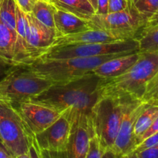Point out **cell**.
I'll use <instances>...</instances> for the list:
<instances>
[{
	"label": "cell",
	"mask_w": 158,
	"mask_h": 158,
	"mask_svg": "<svg viewBox=\"0 0 158 158\" xmlns=\"http://www.w3.org/2000/svg\"><path fill=\"white\" fill-rule=\"evenodd\" d=\"M104 80L93 72L89 73L77 80L54 83L28 101L40 103L60 112L70 109L73 122L77 120L89 122L91 110L101 94L100 89Z\"/></svg>",
	"instance_id": "1"
},
{
	"label": "cell",
	"mask_w": 158,
	"mask_h": 158,
	"mask_svg": "<svg viewBox=\"0 0 158 158\" xmlns=\"http://www.w3.org/2000/svg\"><path fill=\"white\" fill-rule=\"evenodd\" d=\"M140 53L138 60L125 73L103 80L100 89L101 95L142 100L147 86L158 73V53Z\"/></svg>",
	"instance_id": "2"
},
{
	"label": "cell",
	"mask_w": 158,
	"mask_h": 158,
	"mask_svg": "<svg viewBox=\"0 0 158 158\" xmlns=\"http://www.w3.org/2000/svg\"><path fill=\"white\" fill-rule=\"evenodd\" d=\"M136 101L138 100L100 94L91 110L89 125L104 150L113 148L123 115Z\"/></svg>",
	"instance_id": "3"
},
{
	"label": "cell",
	"mask_w": 158,
	"mask_h": 158,
	"mask_svg": "<svg viewBox=\"0 0 158 158\" xmlns=\"http://www.w3.org/2000/svg\"><path fill=\"white\" fill-rule=\"evenodd\" d=\"M131 53V52H130ZM128 53L108 54L92 57L44 60L36 59L26 66L35 75L52 83H62L77 80L86 74L92 73L95 68L114 57Z\"/></svg>",
	"instance_id": "4"
},
{
	"label": "cell",
	"mask_w": 158,
	"mask_h": 158,
	"mask_svg": "<svg viewBox=\"0 0 158 158\" xmlns=\"http://www.w3.org/2000/svg\"><path fill=\"white\" fill-rule=\"evenodd\" d=\"M52 84L26 66H12L6 77L0 80V101L12 105L28 101Z\"/></svg>",
	"instance_id": "5"
},
{
	"label": "cell",
	"mask_w": 158,
	"mask_h": 158,
	"mask_svg": "<svg viewBox=\"0 0 158 158\" xmlns=\"http://www.w3.org/2000/svg\"><path fill=\"white\" fill-rule=\"evenodd\" d=\"M34 136L13 105L0 101V143L13 157L29 152Z\"/></svg>",
	"instance_id": "6"
},
{
	"label": "cell",
	"mask_w": 158,
	"mask_h": 158,
	"mask_svg": "<svg viewBox=\"0 0 158 158\" xmlns=\"http://www.w3.org/2000/svg\"><path fill=\"white\" fill-rule=\"evenodd\" d=\"M135 52H139V42L137 38L111 43H85L51 46L40 57V59L61 60Z\"/></svg>",
	"instance_id": "7"
},
{
	"label": "cell",
	"mask_w": 158,
	"mask_h": 158,
	"mask_svg": "<svg viewBox=\"0 0 158 158\" xmlns=\"http://www.w3.org/2000/svg\"><path fill=\"white\" fill-rule=\"evenodd\" d=\"M146 23L147 19L134 7L131 0L123 10L105 15L95 14L88 20L90 29L133 32L137 35L144 28Z\"/></svg>",
	"instance_id": "8"
},
{
	"label": "cell",
	"mask_w": 158,
	"mask_h": 158,
	"mask_svg": "<svg viewBox=\"0 0 158 158\" xmlns=\"http://www.w3.org/2000/svg\"><path fill=\"white\" fill-rule=\"evenodd\" d=\"M73 115L70 109L66 110L52 125L34 135V140L40 151L65 152L72 130Z\"/></svg>",
	"instance_id": "9"
},
{
	"label": "cell",
	"mask_w": 158,
	"mask_h": 158,
	"mask_svg": "<svg viewBox=\"0 0 158 158\" xmlns=\"http://www.w3.org/2000/svg\"><path fill=\"white\" fill-rule=\"evenodd\" d=\"M19 114L29 132L35 135L52 125L62 113L49 106L32 101H25L13 105Z\"/></svg>",
	"instance_id": "10"
},
{
	"label": "cell",
	"mask_w": 158,
	"mask_h": 158,
	"mask_svg": "<svg viewBox=\"0 0 158 158\" xmlns=\"http://www.w3.org/2000/svg\"><path fill=\"white\" fill-rule=\"evenodd\" d=\"M148 104L149 103L142 100H138L127 108L122 119L117 138L112 148L116 153L127 155L134 151L136 148L134 126L140 114Z\"/></svg>",
	"instance_id": "11"
},
{
	"label": "cell",
	"mask_w": 158,
	"mask_h": 158,
	"mask_svg": "<svg viewBox=\"0 0 158 158\" xmlns=\"http://www.w3.org/2000/svg\"><path fill=\"white\" fill-rule=\"evenodd\" d=\"M135 33L128 32L106 30L100 29H89L88 30L64 36L56 37L52 46L64 45L85 44V43H111L130 39L137 38Z\"/></svg>",
	"instance_id": "12"
},
{
	"label": "cell",
	"mask_w": 158,
	"mask_h": 158,
	"mask_svg": "<svg viewBox=\"0 0 158 158\" xmlns=\"http://www.w3.org/2000/svg\"><path fill=\"white\" fill-rule=\"evenodd\" d=\"M26 18L28 22V43L35 58L38 59L52 46L56 37V31L40 23L32 12L26 13Z\"/></svg>",
	"instance_id": "13"
},
{
	"label": "cell",
	"mask_w": 158,
	"mask_h": 158,
	"mask_svg": "<svg viewBox=\"0 0 158 158\" xmlns=\"http://www.w3.org/2000/svg\"><path fill=\"white\" fill-rule=\"evenodd\" d=\"M28 22L25 13L16 4V22H15V40L13 60L11 66H27L36 60L27 40Z\"/></svg>",
	"instance_id": "14"
},
{
	"label": "cell",
	"mask_w": 158,
	"mask_h": 158,
	"mask_svg": "<svg viewBox=\"0 0 158 158\" xmlns=\"http://www.w3.org/2000/svg\"><path fill=\"white\" fill-rule=\"evenodd\" d=\"M94 136L89 123L77 120L73 122L70 136L65 151L66 158H85L89 149V140Z\"/></svg>",
	"instance_id": "15"
},
{
	"label": "cell",
	"mask_w": 158,
	"mask_h": 158,
	"mask_svg": "<svg viewBox=\"0 0 158 158\" xmlns=\"http://www.w3.org/2000/svg\"><path fill=\"white\" fill-rule=\"evenodd\" d=\"M140 55V52H135L114 57L97 66L93 70V73L105 80L120 77L135 64Z\"/></svg>",
	"instance_id": "16"
},
{
	"label": "cell",
	"mask_w": 158,
	"mask_h": 158,
	"mask_svg": "<svg viewBox=\"0 0 158 158\" xmlns=\"http://www.w3.org/2000/svg\"><path fill=\"white\" fill-rule=\"evenodd\" d=\"M54 26L56 37L79 33L90 29L87 20L56 8L54 11Z\"/></svg>",
	"instance_id": "17"
},
{
	"label": "cell",
	"mask_w": 158,
	"mask_h": 158,
	"mask_svg": "<svg viewBox=\"0 0 158 158\" xmlns=\"http://www.w3.org/2000/svg\"><path fill=\"white\" fill-rule=\"evenodd\" d=\"M56 9L70 12L85 20H89L96 11L88 0H49Z\"/></svg>",
	"instance_id": "18"
},
{
	"label": "cell",
	"mask_w": 158,
	"mask_h": 158,
	"mask_svg": "<svg viewBox=\"0 0 158 158\" xmlns=\"http://www.w3.org/2000/svg\"><path fill=\"white\" fill-rule=\"evenodd\" d=\"M16 32L0 20V61L12 66Z\"/></svg>",
	"instance_id": "19"
},
{
	"label": "cell",
	"mask_w": 158,
	"mask_h": 158,
	"mask_svg": "<svg viewBox=\"0 0 158 158\" xmlns=\"http://www.w3.org/2000/svg\"><path fill=\"white\" fill-rule=\"evenodd\" d=\"M158 117V105L148 104L144 108L141 114L137 118L134 126V135L136 138V146L137 141L143 134V133L148 129L151 123Z\"/></svg>",
	"instance_id": "20"
},
{
	"label": "cell",
	"mask_w": 158,
	"mask_h": 158,
	"mask_svg": "<svg viewBox=\"0 0 158 158\" xmlns=\"http://www.w3.org/2000/svg\"><path fill=\"white\" fill-rule=\"evenodd\" d=\"M55 6L46 0H37L32 9V14L45 26L55 29L54 11Z\"/></svg>",
	"instance_id": "21"
},
{
	"label": "cell",
	"mask_w": 158,
	"mask_h": 158,
	"mask_svg": "<svg viewBox=\"0 0 158 158\" xmlns=\"http://www.w3.org/2000/svg\"><path fill=\"white\" fill-rule=\"evenodd\" d=\"M137 39L139 42V52L158 53V26L143 29Z\"/></svg>",
	"instance_id": "22"
},
{
	"label": "cell",
	"mask_w": 158,
	"mask_h": 158,
	"mask_svg": "<svg viewBox=\"0 0 158 158\" xmlns=\"http://www.w3.org/2000/svg\"><path fill=\"white\" fill-rule=\"evenodd\" d=\"M0 20L10 29L15 31L16 3L15 0H1Z\"/></svg>",
	"instance_id": "23"
},
{
	"label": "cell",
	"mask_w": 158,
	"mask_h": 158,
	"mask_svg": "<svg viewBox=\"0 0 158 158\" xmlns=\"http://www.w3.org/2000/svg\"><path fill=\"white\" fill-rule=\"evenodd\" d=\"M134 7L148 21L158 9V0H131Z\"/></svg>",
	"instance_id": "24"
},
{
	"label": "cell",
	"mask_w": 158,
	"mask_h": 158,
	"mask_svg": "<svg viewBox=\"0 0 158 158\" xmlns=\"http://www.w3.org/2000/svg\"><path fill=\"white\" fill-rule=\"evenodd\" d=\"M142 101L149 104L158 105V73L147 86Z\"/></svg>",
	"instance_id": "25"
},
{
	"label": "cell",
	"mask_w": 158,
	"mask_h": 158,
	"mask_svg": "<svg viewBox=\"0 0 158 158\" xmlns=\"http://www.w3.org/2000/svg\"><path fill=\"white\" fill-rule=\"evenodd\" d=\"M106 150L103 148L96 136H93L89 140V149L85 158H101Z\"/></svg>",
	"instance_id": "26"
},
{
	"label": "cell",
	"mask_w": 158,
	"mask_h": 158,
	"mask_svg": "<svg viewBox=\"0 0 158 158\" xmlns=\"http://www.w3.org/2000/svg\"><path fill=\"white\" fill-rule=\"evenodd\" d=\"M157 143H158V132L155 133L154 134L151 135V137L147 138L146 140L142 141L140 143H139V144L136 147L134 151H135V152H139V151H143V150L148 149V148H151V147L154 146V145L157 144Z\"/></svg>",
	"instance_id": "27"
},
{
	"label": "cell",
	"mask_w": 158,
	"mask_h": 158,
	"mask_svg": "<svg viewBox=\"0 0 158 158\" xmlns=\"http://www.w3.org/2000/svg\"><path fill=\"white\" fill-rule=\"evenodd\" d=\"M129 0H108V13L119 12L126 9Z\"/></svg>",
	"instance_id": "28"
},
{
	"label": "cell",
	"mask_w": 158,
	"mask_h": 158,
	"mask_svg": "<svg viewBox=\"0 0 158 158\" xmlns=\"http://www.w3.org/2000/svg\"><path fill=\"white\" fill-rule=\"evenodd\" d=\"M157 132H158V117L154 120V121L151 123V125L148 127V129L143 133V135L140 137V139H139L138 141H137V146L139 143H141L142 141H143V140H146L147 138H148V137H151V135H153V134H154Z\"/></svg>",
	"instance_id": "29"
},
{
	"label": "cell",
	"mask_w": 158,
	"mask_h": 158,
	"mask_svg": "<svg viewBox=\"0 0 158 158\" xmlns=\"http://www.w3.org/2000/svg\"><path fill=\"white\" fill-rule=\"evenodd\" d=\"M136 153L140 158H158V143L151 148Z\"/></svg>",
	"instance_id": "30"
},
{
	"label": "cell",
	"mask_w": 158,
	"mask_h": 158,
	"mask_svg": "<svg viewBox=\"0 0 158 158\" xmlns=\"http://www.w3.org/2000/svg\"><path fill=\"white\" fill-rule=\"evenodd\" d=\"M17 6L25 12L29 13L32 12V7L37 0H15Z\"/></svg>",
	"instance_id": "31"
},
{
	"label": "cell",
	"mask_w": 158,
	"mask_h": 158,
	"mask_svg": "<svg viewBox=\"0 0 158 158\" xmlns=\"http://www.w3.org/2000/svg\"><path fill=\"white\" fill-rule=\"evenodd\" d=\"M108 13V0H97L96 14L105 15Z\"/></svg>",
	"instance_id": "32"
},
{
	"label": "cell",
	"mask_w": 158,
	"mask_h": 158,
	"mask_svg": "<svg viewBox=\"0 0 158 158\" xmlns=\"http://www.w3.org/2000/svg\"><path fill=\"white\" fill-rule=\"evenodd\" d=\"M29 154L30 158H43V155H42V153L40 151V150L39 149V148L37 147L36 143H35V140L32 142V144L30 145L29 149Z\"/></svg>",
	"instance_id": "33"
},
{
	"label": "cell",
	"mask_w": 158,
	"mask_h": 158,
	"mask_svg": "<svg viewBox=\"0 0 158 158\" xmlns=\"http://www.w3.org/2000/svg\"><path fill=\"white\" fill-rule=\"evenodd\" d=\"M158 26V9L155 12V13L147 21L146 25H145L143 29H148V28L155 27Z\"/></svg>",
	"instance_id": "34"
},
{
	"label": "cell",
	"mask_w": 158,
	"mask_h": 158,
	"mask_svg": "<svg viewBox=\"0 0 158 158\" xmlns=\"http://www.w3.org/2000/svg\"><path fill=\"white\" fill-rule=\"evenodd\" d=\"M123 155H121L120 154L116 153L114 150L108 149L106 150L103 155L102 156L101 158H123Z\"/></svg>",
	"instance_id": "35"
},
{
	"label": "cell",
	"mask_w": 158,
	"mask_h": 158,
	"mask_svg": "<svg viewBox=\"0 0 158 158\" xmlns=\"http://www.w3.org/2000/svg\"><path fill=\"white\" fill-rule=\"evenodd\" d=\"M0 158H15L12 157L5 147L0 143Z\"/></svg>",
	"instance_id": "36"
},
{
	"label": "cell",
	"mask_w": 158,
	"mask_h": 158,
	"mask_svg": "<svg viewBox=\"0 0 158 158\" xmlns=\"http://www.w3.org/2000/svg\"><path fill=\"white\" fill-rule=\"evenodd\" d=\"M123 158H140L137 155V153L135 151H133V152L130 153V154H127V155H123Z\"/></svg>",
	"instance_id": "37"
},
{
	"label": "cell",
	"mask_w": 158,
	"mask_h": 158,
	"mask_svg": "<svg viewBox=\"0 0 158 158\" xmlns=\"http://www.w3.org/2000/svg\"><path fill=\"white\" fill-rule=\"evenodd\" d=\"M88 1L90 2V4L92 5L93 7L94 8V9H97V0H88Z\"/></svg>",
	"instance_id": "38"
},
{
	"label": "cell",
	"mask_w": 158,
	"mask_h": 158,
	"mask_svg": "<svg viewBox=\"0 0 158 158\" xmlns=\"http://www.w3.org/2000/svg\"><path fill=\"white\" fill-rule=\"evenodd\" d=\"M15 158H30V157H29V152H28V153H26V154H22V155L18 156V157H16Z\"/></svg>",
	"instance_id": "39"
},
{
	"label": "cell",
	"mask_w": 158,
	"mask_h": 158,
	"mask_svg": "<svg viewBox=\"0 0 158 158\" xmlns=\"http://www.w3.org/2000/svg\"><path fill=\"white\" fill-rule=\"evenodd\" d=\"M46 1H49V0H46Z\"/></svg>",
	"instance_id": "40"
},
{
	"label": "cell",
	"mask_w": 158,
	"mask_h": 158,
	"mask_svg": "<svg viewBox=\"0 0 158 158\" xmlns=\"http://www.w3.org/2000/svg\"><path fill=\"white\" fill-rule=\"evenodd\" d=\"M0 2H1V0H0Z\"/></svg>",
	"instance_id": "41"
}]
</instances>
